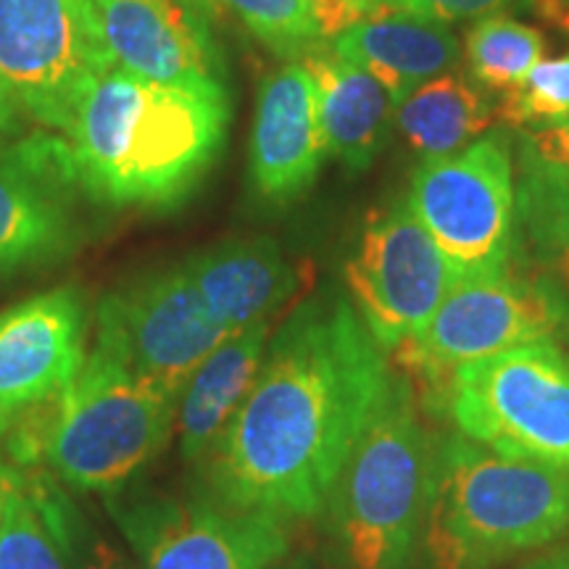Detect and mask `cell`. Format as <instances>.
<instances>
[{"label": "cell", "mask_w": 569, "mask_h": 569, "mask_svg": "<svg viewBox=\"0 0 569 569\" xmlns=\"http://www.w3.org/2000/svg\"><path fill=\"white\" fill-rule=\"evenodd\" d=\"M13 475H17V469L13 467H0V522H3V503H6V496H9Z\"/></svg>", "instance_id": "cell-33"}, {"label": "cell", "mask_w": 569, "mask_h": 569, "mask_svg": "<svg viewBox=\"0 0 569 569\" xmlns=\"http://www.w3.org/2000/svg\"><path fill=\"white\" fill-rule=\"evenodd\" d=\"M340 3H346L359 17H369V13L380 11H398V0H340Z\"/></svg>", "instance_id": "cell-31"}, {"label": "cell", "mask_w": 569, "mask_h": 569, "mask_svg": "<svg viewBox=\"0 0 569 569\" xmlns=\"http://www.w3.org/2000/svg\"><path fill=\"white\" fill-rule=\"evenodd\" d=\"M301 61L317 88L327 153L351 172H365L396 122L393 98L367 69L343 59L327 42L311 48Z\"/></svg>", "instance_id": "cell-19"}, {"label": "cell", "mask_w": 569, "mask_h": 569, "mask_svg": "<svg viewBox=\"0 0 569 569\" xmlns=\"http://www.w3.org/2000/svg\"><path fill=\"white\" fill-rule=\"evenodd\" d=\"M525 142L536 151L543 161L557 163L569 172V117L557 119L551 124H540L532 130Z\"/></svg>", "instance_id": "cell-29"}, {"label": "cell", "mask_w": 569, "mask_h": 569, "mask_svg": "<svg viewBox=\"0 0 569 569\" xmlns=\"http://www.w3.org/2000/svg\"><path fill=\"white\" fill-rule=\"evenodd\" d=\"M230 332L180 267L132 277L103 296L96 315V340L127 369L169 393L182 396L198 367Z\"/></svg>", "instance_id": "cell-10"}, {"label": "cell", "mask_w": 569, "mask_h": 569, "mask_svg": "<svg viewBox=\"0 0 569 569\" xmlns=\"http://www.w3.org/2000/svg\"><path fill=\"white\" fill-rule=\"evenodd\" d=\"M127 530L146 569H272L290 549L282 519L261 511L167 509Z\"/></svg>", "instance_id": "cell-15"}, {"label": "cell", "mask_w": 569, "mask_h": 569, "mask_svg": "<svg viewBox=\"0 0 569 569\" xmlns=\"http://www.w3.org/2000/svg\"><path fill=\"white\" fill-rule=\"evenodd\" d=\"M517 219L532 253L569 290V172L543 161L522 140Z\"/></svg>", "instance_id": "cell-22"}, {"label": "cell", "mask_w": 569, "mask_h": 569, "mask_svg": "<svg viewBox=\"0 0 569 569\" xmlns=\"http://www.w3.org/2000/svg\"><path fill=\"white\" fill-rule=\"evenodd\" d=\"M525 569H569V549H559L530 561Z\"/></svg>", "instance_id": "cell-32"}, {"label": "cell", "mask_w": 569, "mask_h": 569, "mask_svg": "<svg viewBox=\"0 0 569 569\" xmlns=\"http://www.w3.org/2000/svg\"><path fill=\"white\" fill-rule=\"evenodd\" d=\"M543 34L507 17L480 19L467 34V61L486 90H515L543 61Z\"/></svg>", "instance_id": "cell-25"}, {"label": "cell", "mask_w": 569, "mask_h": 569, "mask_svg": "<svg viewBox=\"0 0 569 569\" xmlns=\"http://www.w3.org/2000/svg\"><path fill=\"white\" fill-rule=\"evenodd\" d=\"M569 117V53L540 61L536 69L503 92L498 119L509 124H551Z\"/></svg>", "instance_id": "cell-26"}, {"label": "cell", "mask_w": 569, "mask_h": 569, "mask_svg": "<svg viewBox=\"0 0 569 569\" xmlns=\"http://www.w3.org/2000/svg\"><path fill=\"white\" fill-rule=\"evenodd\" d=\"M113 67L92 0H0V74L42 130L67 134Z\"/></svg>", "instance_id": "cell-9"}, {"label": "cell", "mask_w": 569, "mask_h": 569, "mask_svg": "<svg viewBox=\"0 0 569 569\" xmlns=\"http://www.w3.org/2000/svg\"><path fill=\"white\" fill-rule=\"evenodd\" d=\"M272 322H256L234 332L213 351L184 386L177 409L180 451L184 461L206 457L217 443L234 411L251 393L264 365Z\"/></svg>", "instance_id": "cell-20"}, {"label": "cell", "mask_w": 569, "mask_h": 569, "mask_svg": "<svg viewBox=\"0 0 569 569\" xmlns=\"http://www.w3.org/2000/svg\"><path fill=\"white\" fill-rule=\"evenodd\" d=\"M180 396L142 380L92 346L61 393L42 461L82 493H109L146 467L172 438Z\"/></svg>", "instance_id": "cell-5"}, {"label": "cell", "mask_w": 569, "mask_h": 569, "mask_svg": "<svg viewBox=\"0 0 569 569\" xmlns=\"http://www.w3.org/2000/svg\"><path fill=\"white\" fill-rule=\"evenodd\" d=\"M327 46L367 69L396 106L459 61V40L448 24L409 11H380L356 19Z\"/></svg>", "instance_id": "cell-18"}, {"label": "cell", "mask_w": 569, "mask_h": 569, "mask_svg": "<svg viewBox=\"0 0 569 569\" xmlns=\"http://www.w3.org/2000/svg\"><path fill=\"white\" fill-rule=\"evenodd\" d=\"M48 515L59 532L69 569H132L130 561L109 538L101 536L92 525L51 486H40Z\"/></svg>", "instance_id": "cell-27"}, {"label": "cell", "mask_w": 569, "mask_h": 569, "mask_svg": "<svg viewBox=\"0 0 569 569\" xmlns=\"http://www.w3.org/2000/svg\"><path fill=\"white\" fill-rule=\"evenodd\" d=\"M317 88L301 59L284 61L261 82L251 132V177L274 203L293 201L315 184L327 159Z\"/></svg>", "instance_id": "cell-16"}, {"label": "cell", "mask_w": 569, "mask_h": 569, "mask_svg": "<svg viewBox=\"0 0 569 569\" xmlns=\"http://www.w3.org/2000/svg\"><path fill=\"white\" fill-rule=\"evenodd\" d=\"M453 280L457 277L411 211L409 198L377 213L346 264L356 315L388 353L432 317Z\"/></svg>", "instance_id": "cell-11"}, {"label": "cell", "mask_w": 569, "mask_h": 569, "mask_svg": "<svg viewBox=\"0 0 569 569\" xmlns=\"http://www.w3.org/2000/svg\"><path fill=\"white\" fill-rule=\"evenodd\" d=\"M443 398L459 436L569 472V361L553 343L465 365Z\"/></svg>", "instance_id": "cell-7"}, {"label": "cell", "mask_w": 569, "mask_h": 569, "mask_svg": "<svg viewBox=\"0 0 569 569\" xmlns=\"http://www.w3.org/2000/svg\"><path fill=\"white\" fill-rule=\"evenodd\" d=\"M24 122H30V117L21 109L17 92L11 90V84L0 74V142H9L24 134Z\"/></svg>", "instance_id": "cell-30"}, {"label": "cell", "mask_w": 569, "mask_h": 569, "mask_svg": "<svg viewBox=\"0 0 569 569\" xmlns=\"http://www.w3.org/2000/svg\"><path fill=\"white\" fill-rule=\"evenodd\" d=\"M88 298L74 284L0 315V440L17 419L71 386L88 359Z\"/></svg>", "instance_id": "cell-13"}, {"label": "cell", "mask_w": 569, "mask_h": 569, "mask_svg": "<svg viewBox=\"0 0 569 569\" xmlns=\"http://www.w3.org/2000/svg\"><path fill=\"white\" fill-rule=\"evenodd\" d=\"M511 0H398V11L451 24V21L496 17Z\"/></svg>", "instance_id": "cell-28"}, {"label": "cell", "mask_w": 569, "mask_h": 569, "mask_svg": "<svg viewBox=\"0 0 569 569\" xmlns=\"http://www.w3.org/2000/svg\"><path fill=\"white\" fill-rule=\"evenodd\" d=\"M0 569H69L40 480L17 472L0 522Z\"/></svg>", "instance_id": "cell-24"}, {"label": "cell", "mask_w": 569, "mask_h": 569, "mask_svg": "<svg viewBox=\"0 0 569 569\" xmlns=\"http://www.w3.org/2000/svg\"><path fill=\"white\" fill-rule=\"evenodd\" d=\"M82 198L88 193L63 134L38 130L0 142V272L74 251Z\"/></svg>", "instance_id": "cell-12"}, {"label": "cell", "mask_w": 569, "mask_h": 569, "mask_svg": "<svg viewBox=\"0 0 569 569\" xmlns=\"http://www.w3.org/2000/svg\"><path fill=\"white\" fill-rule=\"evenodd\" d=\"M407 198L457 280L507 269L515 251L517 184L501 132L422 159Z\"/></svg>", "instance_id": "cell-8"}, {"label": "cell", "mask_w": 569, "mask_h": 569, "mask_svg": "<svg viewBox=\"0 0 569 569\" xmlns=\"http://www.w3.org/2000/svg\"><path fill=\"white\" fill-rule=\"evenodd\" d=\"M567 306L546 284L509 274L453 280L415 336L393 348L398 372L417 398H443L457 369L530 343H551Z\"/></svg>", "instance_id": "cell-6"}, {"label": "cell", "mask_w": 569, "mask_h": 569, "mask_svg": "<svg viewBox=\"0 0 569 569\" xmlns=\"http://www.w3.org/2000/svg\"><path fill=\"white\" fill-rule=\"evenodd\" d=\"M390 382L386 351L346 298L303 306L209 451L211 490L224 509L315 517Z\"/></svg>", "instance_id": "cell-1"}, {"label": "cell", "mask_w": 569, "mask_h": 569, "mask_svg": "<svg viewBox=\"0 0 569 569\" xmlns=\"http://www.w3.org/2000/svg\"><path fill=\"white\" fill-rule=\"evenodd\" d=\"M230 98L113 67L63 134L90 201L167 209L188 198L222 151Z\"/></svg>", "instance_id": "cell-2"}, {"label": "cell", "mask_w": 569, "mask_h": 569, "mask_svg": "<svg viewBox=\"0 0 569 569\" xmlns=\"http://www.w3.org/2000/svg\"><path fill=\"white\" fill-rule=\"evenodd\" d=\"M425 546L438 569H490L569 530V472L465 436L432 453Z\"/></svg>", "instance_id": "cell-3"}, {"label": "cell", "mask_w": 569, "mask_h": 569, "mask_svg": "<svg viewBox=\"0 0 569 569\" xmlns=\"http://www.w3.org/2000/svg\"><path fill=\"white\" fill-rule=\"evenodd\" d=\"M119 69L174 88L227 96L213 42L188 0H92Z\"/></svg>", "instance_id": "cell-14"}, {"label": "cell", "mask_w": 569, "mask_h": 569, "mask_svg": "<svg viewBox=\"0 0 569 569\" xmlns=\"http://www.w3.org/2000/svg\"><path fill=\"white\" fill-rule=\"evenodd\" d=\"M277 56L293 61L361 19L340 0H222Z\"/></svg>", "instance_id": "cell-23"}, {"label": "cell", "mask_w": 569, "mask_h": 569, "mask_svg": "<svg viewBox=\"0 0 569 569\" xmlns=\"http://www.w3.org/2000/svg\"><path fill=\"white\" fill-rule=\"evenodd\" d=\"M182 269L230 336L264 322L298 288L296 267L269 238L224 240L184 259Z\"/></svg>", "instance_id": "cell-17"}, {"label": "cell", "mask_w": 569, "mask_h": 569, "mask_svg": "<svg viewBox=\"0 0 569 569\" xmlns=\"http://www.w3.org/2000/svg\"><path fill=\"white\" fill-rule=\"evenodd\" d=\"M432 453L415 390L393 375L330 498L353 569L407 567L430 503Z\"/></svg>", "instance_id": "cell-4"}, {"label": "cell", "mask_w": 569, "mask_h": 569, "mask_svg": "<svg viewBox=\"0 0 569 569\" xmlns=\"http://www.w3.org/2000/svg\"><path fill=\"white\" fill-rule=\"evenodd\" d=\"M498 109L486 88L461 71H443L396 106V124L422 159H436L475 142L493 127Z\"/></svg>", "instance_id": "cell-21"}]
</instances>
